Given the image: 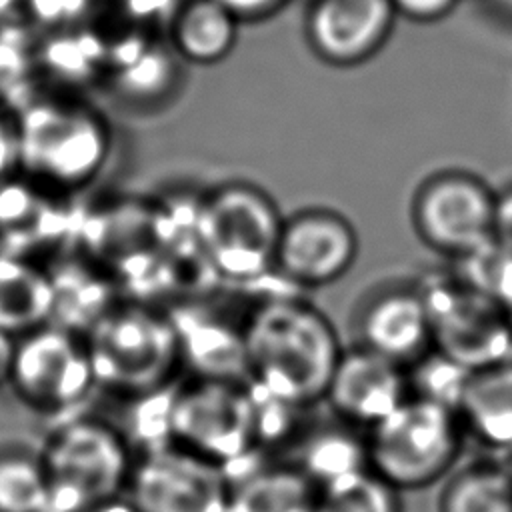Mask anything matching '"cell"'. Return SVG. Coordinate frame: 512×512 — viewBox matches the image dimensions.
Returning a JSON list of instances; mask_svg holds the SVG:
<instances>
[{
    "mask_svg": "<svg viewBox=\"0 0 512 512\" xmlns=\"http://www.w3.org/2000/svg\"><path fill=\"white\" fill-rule=\"evenodd\" d=\"M16 170L60 194L80 198L102 176L114 134L84 92L36 80L10 106Z\"/></svg>",
    "mask_w": 512,
    "mask_h": 512,
    "instance_id": "obj_1",
    "label": "cell"
},
{
    "mask_svg": "<svg viewBox=\"0 0 512 512\" xmlns=\"http://www.w3.org/2000/svg\"><path fill=\"white\" fill-rule=\"evenodd\" d=\"M248 384L296 408L324 400L344 350L332 320L296 296L262 300L240 328Z\"/></svg>",
    "mask_w": 512,
    "mask_h": 512,
    "instance_id": "obj_2",
    "label": "cell"
},
{
    "mask_svg": "<svg viewBox=\"0 0 512 512\" xmlns=\"http://www.w3.org/2000/svg\"><path fill=\"white\" fill-rule=\"evenodd\" d=\"M96 386L126 400L162 394L182 360L174 316L120 296L84 334Z\"/></svg>",
    "mask_w": 512,
    "mask_h": 512,
    "instance_id": "obj_3",
    "label": "cell"
},
{
    "mask_svg": "<svg viewBox=\"0 0 512 512\" xmlns=\"http://www.w3.org/2000/svg\"><path fill=\"white\" fill-rule=\"evenodd\" d=\"M192 222L198 248L216 276L254 282L274 274L284 216L262 186L228 180L210 188Z\"/></svg>",
    "mask_w": 512,
    "mask_h": 512,
    "instance_id": "obj_4",
    "label": "cell"
},
{
    "mask_svg": "<svg viewBox=\"0 0 512 512\" xmlns=\"http://www.w3.org/2000/svg\"><path fill=\"white\" fill-rule=\"evenodd\" d=\"M54 512H80L124 496L136 454L122 428L72 414L46 436L40 452Z\"/></svg>",
    "mask_w": 512,
    "mask_h": 512,
    "instance_id": "obj_5",
    "label": "cell"
},
{
    "mask_svg": "<svg viewBox=\"0 0 512 512\" xmlns=\"http://www.w3.org/2000/svg\"><path fill=\"white\" fill-rule=\"evenodd\" d=\"M464 438L456 410L410 394L370 428L368 464L396 490H420L452 470Z\"/></svg>",
    "mask_w": 512,
    "mask_h": 512,
    "instance_id": "obj_6",
    "label": "cell"
},
{
    "mask_svg": "<svg viewBox=\"0 0 512 512\" xmlns=\"http://www.w3.org/2000/svg\"><path fill=\"white\" fill-rule=\"evenodd\" d=\"M168 442L196 452L230 474L256 446L254 402L248 382L198 378L166 406Z\"/></svg>",
    "mask_w": 512,
    "mask_h": 512,
    "instance_id": "obj_7",
    "label": "cell"
},
{
    "mask_svg": "<svg viewBox=\"0 0 512 512\" xmlns=\"http://www.w3.org/2000/svg\"><path fill=\"white\" fill-rule=\"evenodd\" d=\"M436 350L476 372L510 362L512 314L470 286L458 272L418 282Z\"/></svg>",
    "mask_w": 512,
    "mask_h": 512,
    "instance_id": "obj_8",
    "label": "cell"
},
{
    "mask_svg": "<svg viewBox=\"0 0 512 512\" xmlns=\"http://www.w3.org/2000/svg\"><path fill=\"white\" fill-rule=\"evenodd\" d=\"M8 388L40 416H72L98 388L84 336L54 322L18 336Z\"/></svg>",
    "mask_w": 512,
    "mask_h": 512,
    "instance_id": "obj_9",
    "label": "cell"
},
{
    "mask_svg": "<svg viewBox=\"0 0 512 512\" xmlns=\"http://www.w3.org/2000/svg\"><path fill=\"white\" fill-rule=\"evenodd\" d=\"M496 190L468 170H436L410 198V226L432 252L460 260L492 240Z\"/></svg>",
    "mask_w": 512,
    "mask_h": 512,
    "instance_id": "obj_10",
    "label": "cell"
},
{
    "mask_svg": "<svg viewBox=\"0 0 512 512\" xmlns=\"http://www.w3.org/2000/svg\"><path fill=\"white\" fill-rule=\"evenodd\" d=\"M126 496L138 512H226L230 474L176 444L136 456Z\"/></svg>",
    "mask_w": 512,
    "mask_h": 512,
    "instance_id": "obj_11",
    "label": "cell"
},
{
    "mask_svg": "<svg viewBox=\"0 0 512 512\" xmlns=\"http://www.w3.org/2000/svg\"><path fill=\"white\" fill-rule=\"evenodd\" d=\"M82 210L84 200L12 172L0 182V252L50 262L74 248Z\"/></svg>",
    "mask_w": 512,
    "mask_h": 512,
    "instance_id": "obj_12",
    "label": "cell"
},
{
    "mask_svg": "<svg viewBox=\"0 0 512 512\" xmlns=\"http://www.w3.org/2000/svg\"><path fill=\"white\" fill-rule=\"evenodd\" d=\"M358 252V232L346 214L308 206L284 216L274 274L296 288H322L340 280Z\"/></svg>",
    "mask_w": 512,
    "mask_h": 512,
    "instance_id": "obj_13",
    "label": "cell"
},
{
    "mask_svg": "<svg viewBox=\"0 0 512 512\" xmlns=\"http://www.w3.org/2000/svg\"><path fill=\"white\" fill-rule=\"evenodd\" d=\"M396 18L392 0H310L302 34L316 60L332 68H352L384 48Z\"/></svg>",
    "mask_w": 512,
    "mask_h": 512,
    "instance_id": "obj_14",
    "label": "cell"
},
{
    "mask_svg": "<svg viewBox=\"0 0 512 512\" xmlns=\"http://www.w3.org/2000/svg\"><path fill=\"white\" fill-rule=\"evenodd\" d=\"M410 396L404 366L364 346H344L324 400L344 422L372 428Z\"/></svg>",
    "mask_w": 512,
    "mask_h": 512,
    "instance_id": "obj_15",
    "label": "cell"
},
{
    "mask_svg": "<svg viewBox=\"0 0 512 512\" xmlns=\"http://www.w3.org/2000/svg\"><path fill=\"white\" fill-rule=\"evenodd\" d=\"M354 344L408 368L432 344L428 308L420 286H386L362 300L354 312Z\"/></svg>",
    "mask_w": 512,
    "mask_h": 512,
    "instance_id": "obj_16",
    "label": "cell"
},
{
    "mask_svg": "<svg viewBox=\"0 0 512 512\" xmlns=\"http://www.w3.org/2000/svg\"><path fill=\"white\" fill-rule=\"evenodd\" d=\"M52 290V322L78 334L86 330L120 298V286L78 248L46 262Z\"/></svg>",
    "mask_w": 512,
    "mask_h": 512,
    "instance_id": "obj_17",
    "label": "cell"
},
{
    "mask_svg": "<svg viewBox=\"0 0 512 512\" xmlns=\"http://www.w3.org/2000/svg\"><path fill=\"white\" fill-rule=\"evenodd\" d=\"M172 50L158 44L124 38L108 42L106 70L100 86L114 98L132 106H150L162 100L176 82Z\"/></svg>",
    "mask_w": 512,
    "mask_h": 512,
    "instance_id": "obj_18",
    "label": "cell"
},
{
    "mask_svg": "<svg viewBox=\"0 0 512 512\" xmlns=\"http://www.w3.org/2000/svg\"><path fill=\"white\" fill-rule=\"evenodd\" d=\"M108 40L86 24L36 34L34 62L40 82L84 92L100 84L106 70Z\"/></svg>",
    "mask_w": 512,
    "mask_h": 512,
    "instance_id": "obj_19",
    "label": "cell"
},
{
    "mask_svg": "<svg viewBox=\"0 0 512 512\" xmlns=\"http://www.w3.org/2000/svg\"><path fill=\"white\" fill-rule=\"evenodd\" d=\"M238 28V18L216 0H184L168 24L170 50L186 64L212 66L230 56Z\"/></svg>",
    "mask_w": 512,
    "mask_h": 512,
    "instance_id": "obj_20",
    "label": "cell"
},
{
    "mask_svg": "<svg viewBox=\"0 0 512 512\" xmlns=\"http://www.w3.org/2000/svg\"><path fill=\"white\" fill-rule=\"evenodd\" d=\"M458 416L476 442L496 452H512V364L472 372Z\"/></svg>",
    "mask_w": 512,
    "mask_h": 512,
    "instance_id": "obj_21",
    "label": "cell"
},
{
    "mask_svg": "<svg viewBox=\"0 0 512 512\" xmlns=\"http://www.w3.org/2000/svg\"><path fill=\"white\" fill-rule=\"evenodd\" d=\"M54 290L46 264L0 252V330L22 336L48 322Z\"/></svg>",
    "mask_w": 512,
    "mask_h": 512,
    "instance_id": "obj_22",
    "label": "cell"
},
{
    "mask_svg": "<svg viewBox=\"0 0 512 512\" xmlns=\"http://www.w3.org/2000/svg\"><path fill=\"white\" fill-rule=\"evenodd\" d=\"M318 486L294 464L254 466L230 476L226 512H314Z\"/></svg>",
    "mask_w": 512,
    "mask_h": 512,
    "instance_id": "obj_23",
    "label": "cell"
},
{
    "mask_svg": "<svg viewBox=\"0 0 512 512\" xmlns=\"http://www.w3.org/2000/svg\"><path fill=\"white\" fill-rule=\"evenodd\" d=\"M296 462L318 490L370 470L368 440L356 434V426L338 418V424H322L304 430L296 442Z\"/></svg>",
    "mask_w": 512,
    "mask_h": 512,
    "instance_id": "obj_24",
    "label": "cell"
},
{
    "mask_svg": "<svg viewBox=\"0 0 512 512\" xmlns=\"http://www.w3.org/2000/svg\"><path fill=\"white\" fill-rule=\"evenodd\" d=\"M438 512H512V470L496 462L456 470L442 486Z\"/></svg>",
    "mask_w": 512,
    "mask_h": 512,
    "instance_id": "obj_25",
    "label": "cell"
},
{
    "mask_svg": "<svg viewBox=\"0 0 512 512\" xmlns=\"http://www.w3.org/2000/svg\"><path fill=\"white\" fill-rule=\"evenodd\" d=\"M0 512H54L38 454H0Z\"/></svg>",
    "mask_w": 512,
    "mask_h": 512,
    "instance_id": "obj_26",
    "label": "cell"
},
{
    "mask_svg": "<svg viewBox=\"0 0 512 512\" xmlns=\"http://www.w3.org/2000/svg\"><path fill=\"white\" fill-rule=\"evenodd\" d=\"M314 512H402L400 490L372 470L320 490Z\"/></svg>",
    "mask_w": 512,
    "mask_h": 512,
    "instance_id": "obj_27",
    "label": "cell"
},
{
    "mask_svg": "<svg viewBox=\"0 0 512 512\" xmlns=\"http://www.w3.org/2000/svg\"><path fill=\"white\" fill-rule=\"evenodd\" d=\"M406 372L412 396L442 404L456 412L472 376V370L464 368L436 348H430L422 358L408 366Z\"/></svg>",
    "mask_w": 512,
    "mask_h": 512,
    "instance_id": "obj_28",
    "label": "cell"
},
{
    "mask_svg": "<svg viewBox=\"0 0 512 512\" xmlns=\"http://www.w3.org/2000/svg\"><path fill=\"white\" fill-rule=\"evenodd\" d=\"M456 262V272L470 286L512 314V248L490 240Z\"/></svg>",
    "mask_w": 512,
    "mask_h": 512,
    "instance_id": "obj_29",
    "label": "cell"
},
{
    "mask_svg": "<svg viewBox=\"0 0 512 512\" xmlns=\"http://www.w3.org/2000/svg\"><path fill=\"white\" fill-rule=\"evenodd\" d=\"M36 32L26 26H0V102L10 106L36 80Z\"/></svg>",
    "mask_w": 512,
    "mask_h": 512,
    "instance_id": "obj_30",
    "label": "cell"
},
{
    "mask_svg": "<svg viewBox=\"0 0 512 512\" xmlns=\"http://www.w3.org/2000/svg\"><path fill=\"white\" fill-rule=\"evenodd\" d=\"M90 0H24L26 24L36 32H52L84 24Z\"/></svg>",
    "mask_w": 512,
    "mask_h": 512,
    "instance_id": "obj_31",
    "label": "cell"
},
{
    "mask_svg": "<svg viewBox=\"0 0 512 512\" xmlns=\"http://www.w3.org/2000/svg\"><path fill=\"white\" fill-rule=\"evenodd\" d=\"M460 0H392L396 14L418 24H430L446 18Z\"/></svg>",
    "mask_w": 512,
    "mask_h": 512,
    "instance_id": "obj_32",
    "label": "cell"
},
{
    "mask_svg": "<svg viewBox=\"0 0 512 512\" xmlns=\"http://www.w3.org/2000/svg\"><path fill=\"white\" fill-rule=\"evenodd\" d=\"M226 10H230L240 24L260 22L282 10L288 0H216Z\"/></svg>",
    "mask_w": 512,
    "mask_h": 512,
    "instance_id": "obj_33",
    "label": "cell"
},
{
    "mask_svg": "<svg viewBox=\"0 0 512 512\" xmlns=\"http://www.w3.org/2000/svg\"><path fill=\"white\" fill-rule=\"evenodd\" d=\"M492 240L500 242L506 248H512V184L496 190Z\"/></svg>",
    "mask_w": 512,
    "mask_h": 512,
    "instance_id": "obj_34",
    "label": "cell"
},
{
    "mask_svg": "<svg viewBox=\"0 0 512 512\" xmlns=\"http://www.w3.org/2000/svg\"><path fill=\"white\" fill-rule=\"evenodd\" d=\"M16 172V132L8 106L0 102V182Z\"/></svg>",
    "mask_w": 512,
    "mask_h": 512,
    "instance_id": "obj_35",
    "label": "cell"
},
{
    "mask_svg": "<svg viewBox=\"0 0 512 512\" xmlns=\"http://www.w3.org/2000/svg\"><path fill=\"white\" fill-rule=\"evenodd\" d=\"M14 350H16V336L0 330V390L8 388Z\"/></svg>",
    "mask_w": 512,
    "mask_h": 512,
    "instance_id": "obj_36",
    "label": "cell"
},
{
    "mask_svg": "<svg viewBox=\"0 0 512 512\" xmlns=\"http://www.w3.org/2000/svg\"><path fill=\"white\" fill-rule=\"evenodd\" d=\"M486 12L504 26H512V0H482Z\"/></svg>",
    "mask_w": 512,
    "mask_h": 512,
    "instance_id": "obj_37",
    "label": "cell"
},
{
    "mask_svg": "<svg viewBox=\"0 0 512 512\" xmlns=\"http://www.w3.org/2000/svg\"><path fill=\"white\" fill-rule=\"evenodd\" d=\"M80 512H138V510H136V506L130 502V498L124 494V496H118V498L100 502V504H96V506L84 508V510H80Z\"/></svg>",
    "mask_w": 512,
    "mask_h": 512,
    "instance_id": "obj_38",
    "label": "cell"
},
{
    "mask_svg": "<svg viewBox=\"0 0 512 512\" xmlns=\"http://www.w3.org/2000/svg\"><path fill=\"white\" fill-rule=\"evenodd\" d=\"M510 364H512V352H510Z\"/></svg>",
    "mask_w": 512,
    "mask_h": 512,
    "instance_id": "obj_39",
    "label": "cell"
}]
</instances>
